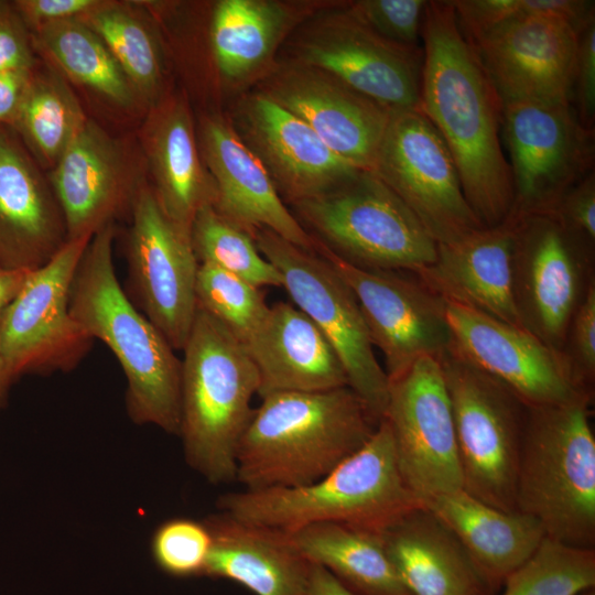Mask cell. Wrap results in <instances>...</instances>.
I'll use <instances>...</instances> for the list:
<instances>
[{"label": "cell", "mask_w": 595, "mask_h": 595, "mask_svg": "<svg viewBox=\"0 0 595 595\" xmlns=\"http://www.w3.org/2000/svg\"><path fill=\"white\" fill-rule=\"evenodd\" d=\"M421 36L420 109L453 156L472 210L483 226H496L513 203L499 138L502 101L450 1L426 2Z\"/></svg>", "instance_id": "6da1fadb"}, {"label": "cell", "mask_w": 595, "mask_h": 595, "mask_svg": "<svg viewBox=\"0 0 595 595\" xmlns=\"http://www.w3.org/2000/svg\"><path fill=\"white\" fill-rule=\"evenodd\" d=\"M379 422L349 387L264 396L239 442L236 480L249 490L314 483L357 452Z\"/></svg>", "instance_id": "7a4b0ae2"}, {"label": "cell", "mask_w": 595, "mask_h": 595, "mask_svg": "<svg viewBox=\"0 0 595 595\" xmlns=\"http://www.w3.org/2000/svg\"><path fill=\"white\" fill-rule=\"evenodd\" d=\"M115 236L112 223L89 240L72 282L71 314L91 339L106 344L120 364L131 421L177 435L181 359L121 288L112 259Z\"/></svg>", "instance_id": "3957f363"}, {"label": "cell", "mask_w": 595, "mask_h": 595, "mask_svg": "<svg viewBox=\"0 0 595 595\" xmlns=\"http://www.w3.org/2000/svg\"><path fill=\"white\" fill-rule=\"evenodd\" d=\"M217 506L235 519L292 532L324 522L383 531L422 504L400 474L389 425L381 419L357 452L316 482L228 493Z\"/></svg>", "instance_id": "277c9868"}, {"label": "cell", "mask_w": 595, "mask_h": 595, "mask_svg": "<svg viewBox=\"0 0 595 595\" xmlns=\"http://www.w3.org/2000/svg\"><path fill=\"white\" fill-rule=\"evenodd\" d=\"M181 359L180 429L184 456L213 485L236 480V455L259 379L245 346L197 309Z\"/></svg>", "instance_id": "5b68a950"}, {"label": "cell", "mask_w": 595, "mask_h": 595, "mask_svg": "<svg viewBox=\"0 0 595 595\" xmlns=\"http://www.w3.org/2000/svg\"><path fill=\"white\" fill-rule=\"evenodd\" d=\"M591 398L527 407L516 480V511L536 519L545 537L595 545V439Z\"/></svg>", "instance_id": "8992f818"}, {"label": "cell", "mask_w": 595, "mask_h": 595, "mask_svg": "<svg viewBox=\"0 0 595 595\" xmlns=\"http://www.w3.org/2000/svg\"><path fill=\"white\" fill-rule=\"evenodd\" d=\"M292 206L309 234L357 267L416 273L435 261L436 241L372 171Z\"/></svg>", "instance_id": "52a82bcc"}, {"label": "cell", "mask_w": 595, "mask_h": 595, "mask_svg": "<svg viewBox=\"0 0 595 595\" xmlns=\"http://www.w3.org/2000/svg\"><path fill=\"white\" fill-rule=\"evenodd\" d=\"M439 361L450 397L463 489L516 511V480L527 405L453 347Z\"/></svg>", "instance_id": "ba28073f"}, {"label": "cell", "mask_w": 595, "mask_h": 595, "mask_svg": "<svg viewBox=\"0 0 595 595\" xmlns=\"http://www.w3.org/2000/svg\"><path fill=\"white\" fill-rule=\"evenodd\" d=\"M253 239L263 257L280 272L282 288L292 303L334 348L345 369L348 387L381 420L388 401L389 379L377 360L349 286L316 252L302 249L268 229L258 230Z\"/></svg>", "instance_id": "9c48e42d"}, {"label": "cell", "mask_w": 595, "mask_h": 595, "mask_svg": "<svg viewBox=\"0 0 595 595\" xmlns=\"http://www.w3.org/2000/svg\"><path fill=\"white\" fill-rule=\"evenodd\" d=\"M328 3L288 37L289 57L329 73L391 111L420 109L423 51L390 42Z\"/></svg>", "instance_id": "30bf717a"}, {"label": "cell", "mask_w": 595, "mask_h": 595, "mask_svg": "<svg viewBox=\"0 0 595 595\" xmlns=\"http://www.w3.org/2000/svg\"><path fill=\"white\" fill-rule=\"evenodd\" d=\"M372 172L436 244L453 242L485 227L465 198L445 142L421 109L391 111Z\"/></svg>", "instance_id": "8fae6325"}, {"label": "cell", "mask_w": 595, "mask_h": 595, "mask_svg": "<svg viewBox=\"0 0 595 595\" xmlns=\"http://www.w3.org/2000/svg\"><path fill=\"white\" fill-rule=\"evenodd\" d=\"M501 127L513 190L510 213H549L594 171V129L583 126L571 104L505 101Z\"/></svg>", "instance_id": "7c38bea8"}, {"label": "cell", "mask_w": 595, "mask_h": 595, "mask_svg": "<svg viewBox=\"0 0 595 595\" xmlns=\"http://www.w3.org/2000/svg\"><path fill=\"white\" fill-rule=\"evenodd\" d=\"M91 238L68 240L44 266L31 271L0 320V353L18 378L77 367L93 347L71 314V286Z\"/></svg>", "instance_id": "4fadbf2b"}, {"label": "cell", "mask_w": 595, "mask_h": 595, "mask_svg": "<svg viewBox=\"0 0 595 595\" xmlns=\"http://www.w3.org/2000/svg\"><path fill=\"white\" fill-rule=\"evenodd\" d=\"M382 419L400 474L421 504L463 489L452 405L437 358L424 356L389 382Z\"/></svg>", "instance_id": "5bb4252c"}, {"label": "cell", "mask_w": 595, "mask_h": 595, "mask_svg": "<svg viewBox=\"0 0 595 595\" xmlns=\"http://www.w3.org/2000/svg\"><path fill=\"white\" fill-rule=\"evenodd\" d=\"M130 219L127 261L138 305L174 350H183L198 309L199 262L191 235L164 214L149 182L139 191Z\"/></svg>", "instance_id": "9a60e30c"}, {"label": "cell", "mask_w": 595, "mask_h": 595, "mask_svg": "<svg viewBox=\"0 0 595 595\" xmlns=\"http://www.w3.org/2000/svg\"><path fill=\"white\" fill-rule=\"evenodd\" d=\"M318 240V239H317ZM324 258L355 295L374 347L385 359L389 382L424 356L440 358L453 344L445 301L399 271L351 264L318 240Z\"/></svg>", "instance_id": "2e32d148"}, {"label": "cell", "mask_w": 595, "mask_h": 595, "mask_svg": "<svg viewBox=\"0 0 595 595\" xmlns=\"http://www.w3.org/2000/svg\"><path fill=\"white\" fill-rule=\"evenodd\" d=\"M513 291L527 331L564 351L573 314L585 292L593 249L551 213L517 214Z\"/></svg>", "instance_id": "e0dca14e"}, {"label": "cell", "mask_w": 595, "mask_h": 595, "mask_svg": "<svg viewBox=\"0 0 595 595\" xmlns=\"http://www.w3.org/2000/svg\"><path fill=\"white\" fill-rule=\"evenodd\" d=\"M445 316L452 347L527 407L591 398L566 354L529 331L451 302H445Z\"/></svg>", "instance_id": "ac0fdd59"}, {"label": "cell", "mask_w": 595, "mask_h": 595, "mask_svg": "<svg viewBox=\"0 0 595 595\" xmlns=\"http://www.w3.org/2000/svg\"><path fill=\"white\" fill-rule=\"evenodd\" d=\"M46 174L68 240L91 238L130 216L139 191L149 182L140 148L134 150L89 117Z\"/></svg>", "instance_id": "d6986e66"}, {"label": "cell", "mask_w": 595, "mask_h": 595, "mask_svg": "<svg viewBox=\"0 0 595 595\" xmlns=\"http://www.w3.org/2000/svg\"><path fill=\"white\" fill-rule=\"evenodd\" d=\"M354 166L372 171L391 110L329 73L293 61H278L257 84Z\"/></svg>", "instance_id": "ffe728a7"}, {"label": "cell", "mask_w": 595, "mask_h": 595, "mask_svg": "<svg viewBox=\"0 0 595 595\" xmlns=\"http://www.w3.org/2000/svg\"><path fill=\"white\" fill-rule=\"evenodd\" d=\"M228 118L267 170L284 203L293 205L324 195L361 171L258 89L242 94Z\"/></svg>", "instance_id": "44dd1931"}, {"label": "cell", "mask_w": 595, "mask_h": 595, "mask_svg": "<svg viewBox=\"0 0 595 595\" xmlns=\"http://www.w3.org/2000/svg\"><path fill=\"white\" fill-rule=\"evenodd\" d=\"M502 102L571 104L578 32L544 17H516L469 42Z\"/></svg>", "instance_id": "7402d4cb"}, {"label": "cell", "mask_w": 595, "mask_h": 595, "mask_svg": "<svg viewBox=\"0 0 595 595\" xmlns=\"http://www.w3.org/2000/svg\"><path fill=\"white\" fill-rule=\"evenodd\" d=\"M201 154L216 188L214 208L252 237L268 229L289 242L316 251L318 241L281 198L267 170L242 142L228 117L205 113L197 125Z\"/></svg>", "instance_id": "603a6c76"}, {"label": "cell", "mask_w": 595, "mask_h": 595, "mask_svg": "<svg viewBox=\"0 0 595 595\" xmlns=\"http://www.w3.org/2000/svg\"><path fill=\"white\" fill-rule=\"evenodd\" d=\"M68 241L47 178L17 132L0 127V267L33 271Z\"/></svg>", "instance_id": "cb8c5ba5"}, {"label": "cell", "mask_w": 595, "mask_h": 595, "mask_svg": "<svg viewBox=\"0 0 595 595\" xmlns=\"http://www.w3.org/2000/svg\"><path fill=\"white\" fill-rule=\"evenodd\" d=\"M139 148L160 207L191 235L196 214L214 205L216 188L203 161L197 126L183 90L169 89L147 110Z\"/></svg>", "instance_id": "d4e9b609"}, {"label": "cell", "mask_w": 595, "mask_h": 595, "mask_svg": "<svg viewBox=\"0 0 595 595\" xmlns=\"http://www.w3.org/2000/svg\"><path fill=\"white\" fill-rule=\"evenodd\" d=\"M516 226L517 216L510 213L496 226L437 244L435 261L414 274L445 302L524 328L513 291Z\"/></svg>", "instance_id": "484cf974"}, {"label": "cell", "mask_w": 595, "mask_h": 595, "mask_svg": "<svg viewBox=\"0 0 595 595\" xmlns=\"http://www.w3.org/2000/svg\"><path fill=\"white\" fill-rule=\"evenodd\" d=\"M331 2L219 0L212 9L209 47L217 76L227 89L257 85L277 64L292 32Z\"/></svg>", "instance_id": "4316f807"}, {"label": "cell", "mask_w": 595, "mask_h": 595, "mask_svg": "<svg viewBox=\"0 0 595 595\" xmlns=\"http://www.w3.org/2000/svg\"><path fill=\"white\" fill-rule=\"evenodd\" d=\"M245 348L258 372L260 398L275 392L348 387L334 348L293 303L280 301L271 305Z\"/></svg>", "instance_id": "83f0119b"}, {"label": "cell", "mask_w": 595, "mask_h": 595, "mask_svg": "<svg viewBox=\"0 0 595 595\" xmlns=\"http://www.w3.org/2000/svg\"><path fill=\"white\" fill-rule=\"evenodd\" d=\"M204 522L212 536L204 576L236 582L256 595H305L312 563L288 532L224 512Z\"/></svg>", "instance_id": "f1b7e54d"}, {"label": "cell", "mask_w": 595, "mask_h": 595, "mask_svg": "<svg viewBox=\"0 0 595 595\" xmlns=\"http://www.w3.org/2000/svg\"><path fill=\"white\" fill-rule=\"evenodd\" d=\"M410 595H495L464 547L423 505L382 531Z\"/></svg>", "instance_id": "f546056e"}, {"label": "cell", "mask_w": 595, "mask_h": 595, "mask_svg": "<svg viewBox=\"0 0 595 595\" xmlns=\"http://www.w3.org/2000/svg\"><path fill=\"white\" fill-rule=\"evenodd\" d=\"M422 505L453 532L496 593L545 537L532 517L495 508L464 489Z\"/></svg>", "instance_id": "4dcf8cb0"}, {"label": "cell", "mask_w": 595, "mask_h": 595, "mask_svg": "<svg viewBox=\"0 0 595 595\" xmlns=\"http://www.w3.org/2000/svg\"><path fill=\"white\" fill-rule=\"evenodd\" d=\"M288 533L306 560L355 594L410 595L388 555L382 531L324 522Z\"/></svg>", "instance_id": "1f68e13d"}, {"label": "cell", "mask_w": 595, "mask_h": 595, "mask_svg": "<svg viewBox=\"0 0 595 595\" xmlns=\"http://www.w3.org/2000/svg\"><path fill=\"white\" fill-rule=\"evenodd\" d=\"M35 54L68 83L110 107L147 112L130 80L102 42L79 19L41 25L30 31Z\"/></svg>", "instance_id": "d6a6232c"}, {"label": "cell", "mask_w": 595, "mask_h": 595, "mask_svg": "<svg viewBox=\"0 0 595 595\" xmlns=\"http://www.w3.org/2000/svg\"><path fill=\"white\" fill-rule=\"evenodd\" d=\"M106 44L148 110L169 90L166 63L154 23L137 4L99 0L78 18Z\"/></svg>", "instance_id": "836d02e7"}, {"label": "cell", "mask_w": 595, "mask_h": 595, "mask_svg": "<svg viewBox=\"0 0 595 595\" xmlns=\"http://www.w3.org/2000/svg\"><path fill=\"white\" fill-rule=\"evenodd\" d=\"M87 119L71 84L39 61L12 129L45 172L56 164Z\"/></svg>", "instance_id": "e575fe53"}, {"label": "cell", "mask_w": 595, "mask_h": 595, "mask_svg": "<svg viewBox=\"0 0 595 595\" xmlns=\"http://www.w3.org/2000/svg\"><path fill=\"white\" fill-rule=\"evenodd\" d=\"M191 241L199 263L217 267L257 288H282L277 268L258 249L251 235L217 213L203 207L191 227Z\"/></svg>", "instance_id": "d590c367"}, {"label": "cell", "mask_w": 595, "mask_h": 595, "mask_svg": "<svg viewBox=\"0 0 595 595\" xmlns=\"http://www.w3.org/2000/svg\"><path fill=\"white\" fill-rule=\"evenodd\" d=\"M501 595H580L595 588V549L544 537L536 552L502 583Z\"/></svg>", "instance_id": "8d00e7d4"}, {"label": "cell", "mask_w": 595, "mask_h": 595, "mask_svg": "<svg viewBox=\"0 0 595 595\" xmlns=\"http://www.w3.org/2000/svg\"><path fill=\"white\" fill-rule=\"evenodd\" d=\"M196 299L197 307L244 346L261 327L270 310L260 288L206 263L198 267Z\"/></svg>", "instance_id": "74e56055"}, {"label": "cell", "mask_w": 595, "mask_h": 595, "mask_svg": "<svg viewBox=\"0 0 595 595\" xmlns=\"http://www.w3.org/2000/svg\"><path fill=\"white\" fill-rule=\"evenodd\" d=\"M212 536L204 520L172 518L162 522L151 540L156 566L174 577L204 576Z\"/></svg>", "instance_id": "f35d334b"}, {"label": "cell", "mask_w": 595, "mask_h": 595, "mask_svg": "<svg viewBox=\"0 0 595 595\" xmlns=\"http://www.w3.org/2000/svg\"><path fill=\"white\" fill-rule=\"evenodd\" d=\"M424 0H359L346 2L348 11L381 37L403 46L418 47Z\"/></svg>", "instance_id": "ab89813d"}, {"label": "cell", "mask_w": 595, "mask_h": 595, "mask_svg": "<svg viewBox=\"0 0 595 595\" xmlns=\"http://www.w3.org/2000/svg\"><path fill=\"white\" fill-rule=\"evenodd\" d=\"M564 353L581 383L591 391L595 377V282L587 283L585 292L569 326Z\"/></svg>", "instance_id": "60d3db41"}, {"label": "cell", "mask_w": 595, "mask_h": 595, "mask_svg": "<svg viewBox=\"0 0 595 595\" xmlns=\"http://www.w3.org/2000/svg\"><path fill=\"white\" fill-rule=\"evenodd\" d=\"M551 213L591 249L595 244V173L586 175L558 201Z\"/></svg>", "instance_id": "b9f144b4"}, {"label": "cell", "mask_w": 595, "mask_h": 595, "mask_svg": "<svg viewBox=\"0 0 595 595\" xmlns=\"http://www.w3.org/2000/svg\"><path fill=\"white\" fill-rule=\"evenodd\" d=\"M37 63L30 31L11 2L0 1V73L31 71Z\"/></svg>", "instance_id": "7bdbcfd3"}, {"label": "cell", "mask_w": 595, "mask_h": 595, "mask_svg": "<svg viewBox=\"0 0 595 595\" xmlns=\"http://www.w3.org/2000/svg\"><path fill=\"white\" fill-rule=\"evenodd\" d=\"M573 90L576 113L584 127L594 129L595 118V19L578 33Z\"/></svg>", "instance_id": "ee69618b"}, {"label": "cell", "mask_w": 595, "mask_h": 595, "mask_svg": "<svg viewBox=\"0 0 595 595\" xmlns=\"http://www.w3.org/2000/svg\"><path fill=\"white\" fill-rule=\"evenodd\" d=\"M99 0H15L11 4L29 31L41 25L78 19Z\"/></svg>", "instance_id": "f6af8a7d"}, {"label": "cell", "mask_w": 595, "mask_h": 595, "mask_svg": "<svg viewBox=\"0 0 595 595\" xmlns=\"http://www.w3.org/2000/svg\"><path fill=\"white\" fill-rule=\"evenodd\" d=\"M33 71L0 73V127H13Z\"/></svg>", "instance_id": "bcb514c9"}, {"label": "cell", "mask_w": 595, "mask_h": 595, "mask_svg": "<svg viewBox=\"0 0 595 595\" xmlns=\"http://www.w3.org/2000/svg\"><path fill=\"white\" fill-rule=\"evenodd\" d=\"M305 595H357L320 565L313 564Z\"/></svg>", "instance_id": "7dc6e473"}, {"label": "cell", "mask_w": 595, "mask_h": 595, "mask_svg": "<svg viewBox=\"0 0 595 595\" xmlns=\"http://www.w3.org/2000/svg\"><path fill=\"white\" fill-rule=\"evenodd\" d=\"M25 270H8L0 267V320L21 291L29 273Z\"/></svg>", "instance_id": "c3c4849f"}, {"label": "cell", "mask_w": 595, "mask_h": 595, "mask_svg": "<svg viewBox=\"0 0 595 595\" xmlns=\"http://www.w3.org/2000/svg\"><path fill=\"white\" fill-rule=\"evenodd\" d=\"M15 379L17 377L9 368L8 364L6 363L4 358L0 353V411L7 403L9 390Z\"/></svg>", "instance_id": "681fc988"}, {"label": "cell", "mask_w": 595, "mask_h": 595, "mask_svg": "<svg viewBox=\"0 0 595 595\" xmlns=\"http://www.w3.org/2000/svg\"><path fill=\"white\" fill-rule=\"evenodd\" d=\"M580 595H595V588L585 591V592L581 593Z\"/></svg>", "instance_id": "f907efd6"}]
</instances>
